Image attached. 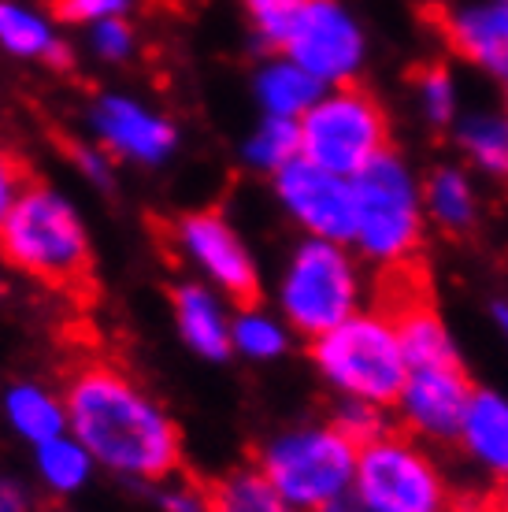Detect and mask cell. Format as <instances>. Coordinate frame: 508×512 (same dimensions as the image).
I'll return each mask as SVG.
<instances>
[{
  "mask_svg": "<svg viewBox=\"0 0 508 512\" xmlns=\"http://www.w3.org/2000/svg\"><path fill=\"white\" fill-rule=\"evenodd\" d=\"M67 427L93 461L134 483H167L182 468V431L171 412L108 360H82L64 383Z\"/></svg>",
  "mask_w": 508,
  "mask_h": 512,
  "instance_id": "obj_1",
  "label": "cell"
},
{
  "mask_svg": "<svg viewBox=\"0 0 508 512\" xmlns=\"http://www.w3.org/2000/svg\"><path fill=\"white\" fill-rule=\"evenodd\" d=\"M0 260L56 294L93 286V249L75 205L45 182H26L0 223Z\"/></svg>",
  "mask_w": 508,
  "mask_h": 512,
  "instance_id": "obj_2",
  "label": "cell"
},
{
  "mask_svg": "<svg viewBox=\"0 0 508 512\" xmlns=\"http://www.w3.org/2000/svg\"><path fill=\"white\" fill-rule=\"evenodd\" d=\"M312 364L338 394L397 409L408 383V360L397 327L382 312H356L334 331L312 338Z\"/></svg>",
  "mask_w": 508,
  "mask_h": 512,
  "instance_id": "obj_3",
  "label": "cell"
},
{
  "mask_svg": "<svg viewBox=\"0 0 508 512\" xmlns=\"http://www.w3.org/2000/svg\"><path fill=\"white\" fill-rule=\"evenodd\" d=\"M356 457L360 446L334 423H308L271 438L256 468L297 512H316L353 490Z\"/></svg>",
  "mask_w": 508,
  "mask_h": 512,
  "instance_id": "obj_4",
  "label": "cell"
},
{
  "mask_svg": "<svg viewBox=\"0 0 508 512\" xmlns=\"http://www.w3.org/2000/svg\"><path fill=\"white\" fill-rule=\"evenodd\" d=\"M356 190V249L375 264L420 256L423 245V186L394 149L353 175Z\"/></svg>",
  "mask_w": 508,
  "mask_h": 512,
  "instance_id": "obj_5",
  "label": "cell"
},
{
  "mask_svg": "<svg viewBox=\"0 0 508 512\" xmlns=\"http://www.w3.org/2000/svg\"><path fill=\"white\" fill-rule=\"evenodd\" d=\"M301 123V156L327 167L334 175L353 179L356 171L390 149V116L382 101L364 86H334L323 93Z\"/></svg>",
  "mask_w": 508,
  "mask_h": 512,
  "instance_id": "obj_6",
  "label": "cell"
},
{
  "mask_svg": "<svg viewBox=\"0 0 508 512\" xmlns=\"http://www.w3.org/2000/svg\"><path fill=\"white\" fill-rule=\"evenodd\" d=\"M279 305L286 323L305 338H319L356 316L360 275L345 245L327 238H308L297 245L282 275Z\"/></svg>",
  "mask_w": 508,
  "mask_h": 512,
  "instance_id": "obj_7",
  "label": "cell"
},
{
  "mask_svg": "<svg viewBox=\"0 0 508 512\" xmlns=\"http://www.w3.org/2000/svg\"><path fill=\"white\" fill-rule=\"evenodd\" d=\"M353 494L371 512H445L453 505L445 475L408 431H386L360 446Z\"/></svg>",
  "mask_w": 508,
  "mask_h": 512,
  "instance_id": "obj_8",
  "label": "cell"
},
{
  "mask_svg": "<svg viewBox=\"0 0 508 512\" xmlns=\"http://www.w3.org/2000/svg\"><path fill=\"white\" fill-rule=\"evenodd\" d=\"M167 242L175 245L193 268L216 282L234 305H260V275H256L253 256L223 212H216V208L182 212L167 227Z\"/></svg>",
  "mask_w": 508,
  "mask_h": 512,
  "instance_id": "obj_9",
  "label": "cell"
},
{
  "mask_svg": "<svg viewBox=\"0 0 508 512\" xmlns=\"http://www.w3.org/2000/svg\"><path fill=\"white\" fill-rule=\"evenodd\" d=\"M282 52L323 86H345L364 64V34L342 0H305Z\"/></svg>",
  "mask_w": 508,
  "mask_h": 512,
  "instance_id": "obj_10",
  "label": "cell"
},
{
  "mask_svg": "<svg viewBox=\"0 0 508 512\" xmlns=\"http://www.w3.org/2000/svg\"><path fill=\"white\" fill-rule=\"evenodd\" d=\"M275 193L282 208L290 212L312 238L349 245L356 242V190L353 179L334 175L327 167L297 156L275 171Z\"/></svg>",
  "mask_w": 508,
  "mask_h": 512,
  "instance_id": "obj_11",
  "label": "cell"
},
{
  "mask_svg": "<svg viewBox=\"0 0 508 512\" xmlns=\"http://www.w3.org/2000/svg\"><path fill=\"white\" fill-rule=\"evenodd\" d=\"M471 394H475V383H471L464 364H457V368H412L405 390H401V401H397L401 427L412 438H427L438 446L460 442Z\"/></svg>",
  "mask_w": 508,
  "mask_h": 512,
  "instance_id": "obj_12",
  "label": "cell"
},
{
  "mask_svg": "<svg viewBox=\"0 0 508 512\" xmlns=\"http://www.w3.org/2000/svg\"><path fill=\"white\" fill-rule=\"evenodd\" d=\"M89 127L97 130L108 153L134 164H164L178 145V130L171 119L123 93L97 97V104L89 108Z\"/></svg>",
  "mask_w": 508,
  "mask_h": 512,
  "instance_id": "obj_13",
  "label": "cell"
},
{
  "mask_svg": "<svg viewBox=\"0 0 508 512\" xmlns=\"http://www.w3.org/2000/svg\"><path fill=\"white\" fill-rule=\"evenodd\" d=\"M427 19L438 26V34L457 56L508 78V0L471 4V8L431 4Z\"/></svg>",
  "mask_w": 508,
  "mask_h": 512,
  "instance_id": "obj_14",
  "label": "cell"
},
{
  "mask_svg": "<svg viewBox=\"0 0 508 512\" xmlns=\"http://www.w3.org/2000/svg\"><path fill=\"white\" fill-rule=\"evenodd\" d=\"M171 312L182 342L204 360H227L234 353V320L219 297L204 282H178L171 286Z\"/></svg>",
  "mask_w": 508,
  "mask_h": 512,
  "instance_id": "obj_15",
  "label": "cell"
},
{
  "mask_svg": "<svg viewBox=\"0 0 508 512\" xmlns=\"http://www.w3.org/2000/svg\"><path fill=\"white\" fill-rule=\"evenodd\" d=\"M386 320L397 327L408 372L412 368H457V364H464L457 353V342L449 338L442 316L434 308V294H423L408 305L394 308V312H386Z\"/></svg>",
  "mask_w": 508,
  "mask_h": 512,
  "instance_id": "obj_16",
  "label": "cell"
},
{
  "mask_svg": "<svg viewBox=\"0 0 508 512\" xmlns=\"http://www.w3.org/2000/svg\"><path fill=\"white\" fill-rule=\"evenodd\" d=\"M460 446L494 479L508 483V401L494 390H475L460 427Z\"/></svg>",
  "mask_w": 508,
  "mask_h": 512,
  "instance_id": "obj_17",
  "label": "cell"
},
{
  "mask_svg": "<svg viewBox=\"0 0 508 512\" xmlns=\"http://www.w3.org/2000/svg\"><path fill=\"white\" fill-rule=\"evenodd\" d=\"M0 49L19 60H45L56 71H67L75 64L71 49L52 34L49 19L15 0H0Z\"/></svg>",
  "mask_w": 508,
  "mask_h": 512,
  "instance_id": "obj_18",
  "label": "cell"
},
{
  "mask_svg": "<svg viewBox=\"0 0 508 512\" xmlns=\"http://www.w3.org/2000/svg\"><path fill=\"white\" fill-rule=\"evenodd\" d=\"M4 416L12 431L30 446L67 435V401L41 383H12L4 390Z\"/></svg>",
  "mask_w": 508,
  "mask_h": 512,
  "instance_id": "obj_19",
  "label": "cell"
},
{
  "mask_svg": "<svg viewBox=\"0 0 508 512\" xmlns=\"http://www.w3.org/2000/svg\"><path fill=\"white\" fill-rule=\"evenodd\" d=\"M423 212L445 234H453V238H464V234L475 231V223H479V201H475L468 175L460 167H449V164L434 167L431 175L423 179Z\"/></svg>",
  "mask_w": 508,
  "mask_h": 512,
  "instance_id": "obj_20",
  "label": "cell"
},
{
  "mask_svg": "<svg viewBox=\"0 0 508 512\" xmlns=\"http://www.w3.org/2000/svg\"><path fill=\"white\" fill-rule=\"evenodd\" d=\"M256 97H260L267 116L301 119L323 97V82L316 75H308L305 67L293 64L290 56H286V60L267 64L256 75Z\"/></svg>",
  "mask_w": 508,
  "mask_h": 512,
  "instance_id": "obj_21",
  "label": "cell"
},
{
  "mask_svg": "<svg viewBox=\"0 0 508 512\" xmlns=\"http://www.w3.org/2000/svg\"><path fill=\"white\" fill-rule=\"evenodd\" d=\"M212 512H297L260 468H234L208 483Z\"/></svg>",
  "mask_w": 508,
  "mask_h": 512,
  "instance_id": "obj_22",
  "label": "cell"
},
{
  "mask_svg": "<svg viewBox=\"0 0 508 512\" xmlns=\"http://www.w3.org/2000/svg\"><path fill=\"white\" fill-rule=\"evenodd\" d=\"M34 453H38V475L45 479V487L52 494H75V490H82L89 479V468L97 464L75 435L49 438V442L34 446Z\"/></svg>",
  "mask_w": 508,
  "mask_h": 512,
  "instance_id": "obj_23",
  "label": "cell"
},
{
  "mask_svg": "<svg viewBox=\"0 0 508 512\" xmlns=\"http://www.w3.org/2000/svg\"><path fill=\"white\" fill-rule=\"evenodd\" d=\"M457 141L464 156H471L494 179H508V119L505 116H468L460 123Z\"/></svg>",
  "mask_w": 508,
  "mask_h": 512,
  "instance_id": "obj_24",
  "label": "cell"
},
{
  "mask_svg": "<svg viewBox=\"0 0 508 512\" xmlns=\"http://www.w3.org/2000/svg\"><path fill=\"white\" fill-rule=\"evenodd\" d=\"M245 164L256 167V171H267L275 175L282 167L301 156V123L297 119H279V116H267L256 134L245 141Z\"/></svg>",
  "mask_w": 508,
  "mask_h": 512,
  "instance_id": "obj_25",
  "label": "cell"
},
{
  "mask_svg": "<svg viewBox=\"0 0 508 512\" xmlns=\"http://www.w3.org/2000/svg\"><path fill=\"white\" fill-rule=\"evenodd\" d=\"M230 331H234V349L249 360H275L290 346L286 327H282L279 320H271L267 312H260L256 305L242 308V312L234 316V327H230Z\"/></svg>",
  "mask_w": 508,
  "mask_h": 512,
  "instance_id": "obj_26",
  "label": "cell"
},
{
  "mask_svg": "<svg viewBox=\"0 0 508 512\" xmlns=\"http://www.w3.org/2000/svg\"><path fill=\"white\" fill-rule=\"evenodd\" d=\"M416 93L423 101V116L431 119L434 127H449L453 123V112H457V86H453V75L445 71L442 64H420L416 67Z\"/></svg>",
  "mask_w": 508,
  "mask_h": 512,
  "instance_id": "obj_27",
  "label": "cell"
},
{
  "mask_svg": "<svg viewBox=\"0 0 508 512\" xmlns=\"http://www.w3.org/2000/svg\"><path fill=\"white\" fill-rule=\"evenodd\" d=\"M249 19H253L260 41H267L271 49H282V41L290 34L297 12L305 8V0H242Z\"/></svg>",
  "mask_w": 508,
  "mask_h": 512,
  "instance_id": "obj_28",
  "label": "cell"
},
{
  "mask_svg": "<svg viewBox=\"0 0 508 512\" xmlns=\"http://www.w3.org/2000/svg\"><path fill=\"white\" fill-rule=\"evenodd\" d=\"M334 427L345 431V435L353 438L356 446H368L375 442L379 435H386V423H382V409L379 405H368V401H353V397H345V405L334 412Z\"/></svg>",
  "mask_w": 508,
  "mask_h": 512,
  "instance_id": "obj_29",
  "label": "cell"
},
{
  "mask_svg": "<svg viewBox=\"0 0 508 512\" xmlns=\"http://www.w3.org/2000/svg\"><path fill=\"white\" fill-rule=\"evenodd\" d=\"M52 15L60 23H101V19H119L130 8V0H52Z\"/></svg>",
  "mask_w": 508,
  "mask_h": 512,
  "instance_id": "obj_30",
  "label": "cell"
},
{
  "mask_svg": "<svg viewBox=\"0 0 508 512\" xmlns=\"http://www.w3.org/2000/svg\"><path fill=\"white\" fill-rule=\"evenodd\" d=\"M89 38H93V52L101 60H112V64L127 60L130 52H134V30L123 19H101V23H93Z\"/></svg>",
  "mask_w": 508,
  "mask_h": 512,
  "instance_id": "obj_31",
  "label": "cell"
},
{
  "mask_svg": "<svg viewBox=\"0 0 508 512\" xmlns=\"http://www.w3.org/2000/svg\"><path fill=\"white\" fill-rule=\"evenodd\" d=\"M160 505H164V512H212V490L197 479L167 483V487H160Z\"/></svg>",
  "mask_w": 508,
  "mask_h": 512,
  "instance_id": "obj_32",
  "label": "cell"
},
{
  "mask_svg": "<svg viewBox=\"0 0 508 512\" xmlns=\"http://www.w3.org/2000/svg\"><path fill=\"white\" fill-rule=\"evenodd\" d=\"M26 182H30V179H26V171H23V164H19V156L8 153V149L0 145V223H4V216L12 212L15 197L23 193Z\"/></svg>",
  "mask_w": 508,
  "mask_h": 512,
  "instance_id": "obj_33",
  "label": "cell"
},
{
  "mask_svg": "<svg viewBox=\"0 0 508 512\" xmlns=\"http://www.w3.org/2000/svg\"><path fill=\"white\" fill-rule=\"evenodd\" d=\"M71 153H75V164L86 171V179L93 186H101V190L112 186V156H104L101 149H89V145H71Z\"/></svg>",
  "mask_w": 508,
  "mask_h": 512,
  "instance_id": "obj_34",
  "label": "cell"
},
{
  "mask_svg": "<svg viewBox=\"0 0 508 512\" xmlns=\"http://www.w3.org/2000/svg\"><path fill=\"white\" fill-rule=\"evenodd\" d=\"M0 512H30L26 490L12 479H0Z\"/></svg>",
  "mask_w": 508,
  "mask_h": 512,
  "instance_id": "obj_35",
  "label": "cell"
},
{
  "mask_svg": "<svg viewBox=\"0 0 508 512\" xmlns=\"http://www.w3.org/2000/svg\"><path fill=\"white\" fill-rule=\"evenodd\" d=\"M445 512H501V509H497L494 494H464V498L453 501Z\"/></svg>",
  "mask_w": 508,
  "mask_h": 512,
  "instance_id": "obj_36",
  "label": "cell"
},
{
  "mask_svg": "<svg viewBox=\"0 0 508 512\" xmlns=\"http://www.w3.org/2000/svg\"><path fill=\"white\" fill-rule=\"evenodd\" d=\"M316 512H371V509L356 498V494H345V498L331 501V505H323V509H316Z\"/></svg>",
  "mask_w": 508,
  "mask_h": 512,
  "instance_id": "obj_37",
  "label": "cell"
},
{
  "mask_svg": "<svg viewBox=\"0 0 508 512\" xmlns=\"http://www.w3.org/2000/svg\"><path fill=\"white\" fill-rule=\"evenodd\" d=\"M494 320H497V327L508 334V305L501 301V305H494Z\"/></svg>",
  "mask_w": 508,
  "mask_h": 512,
  "instance_id": "obj_38",
  "label": "cell"
},
{
  "mask_svg": "<svg viewBox=\"0 0 508 512\" xmlns=\"http://www.w3.org/2000/svg\"><path fill=\"white\" fill-rule=\"evenodd\" d=\"M494 498H497V509L508 512V483H505V487H501V490H497Z\"/></svg>",
  "mask_w": 508,
  "mask_h": 512,
  "instance_id": "obj_39",
  "label": "cell"
},
{
  "mask_svg": "<svg viewBox=\"0 0 508 512\" xmlns=\"http://www.w3.org/2000/svg\"><path fill=\"white\" fill-rule=\"evenodd\" d=\"M0 294H4V286H0Z\"/></svg>",
  "mask_w": 508,
  "mask_h": 512,
  "instance_id": "obj_40",
  "label": "cell"
},
{
  "mask_svg": "<svg viewBox=\"0 0 508 512\" xmlns=\"http://www.w3.org/2000/svg\"><path fill=\"white\" fill-rule=\"evenodd\" d=\"M505 97H508V90H505Z\"/></svg>",
  "mask_w": 508,
  "mask_h": 512,
  "instance_id": "obj_41",
  "label": "cell"
}]
</instances>
